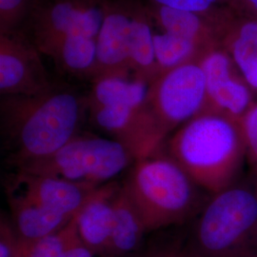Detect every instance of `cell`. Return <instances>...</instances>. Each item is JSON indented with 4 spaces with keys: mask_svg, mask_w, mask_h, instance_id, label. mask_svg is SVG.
Listing matches in <instances>:
<instances>
[{
    "mask_svg": "<svg viewBox=\"0 0 257 257\" xmlns=\"http://www.w3.org/2000/svg\"><path fill=\"white\" fill-rule=\"evenodd\" d=\"M13 225L20 240L33 241L62 230L74 217L41 207L23 198L7 195Z\"/></svg>",
    "mask_w": 257,
    "mask_h": 257,
    "instance_id": "18",
    "label": "cell"
},
{
    "mask_svg": "<svg viewBox=\"0 0 257 257\" xmlns=\"http://www.w3.org/2000/svg\"><path fill=\"white\" fill-rule=\"evenodd\" d=\"M37 0H0V35L23 31Z\"/></svg>",
    "mask_w": 257,
    "mask_h": 257,
    "instance_id": "22",
    "label": "cell"
},
{
    "mask_svg": "<svg viewBox=\"0 0 257 257\" xmlns=\"http://www.w3.org/2000/svg\"><path fill=\"white\" fill-rule=\"evenodd\" d=\"M154 33V23L145 2L142 0H132L128 49L130 69L133 76L149 84L160 74L156 62Z\"/></svg>",
    "mask_w": 257,
    "mask_h": 257,
    "instance_id": "15",
    "label": "cell"
},
{
    "mask_svg": "<svg viewBox=\"0 0 257 257\" xmlns=\"http://www.w3.org/2000/svg\"><path fill=\"white\" fill-rule=\"evenodd\" d=\"M247 152L257 162V102H254L239 119Z\"/></svg>",
    "mask_w": 257,
    "mask_h": 257,
    "instance_id": "24",
    "label": "cell"
},
{
    "mask_svg": "<svg viewBox=\"0 0 257 257\" xmlns=\"http://www.w3.org/2000/svg\"><path fill=\"white\" fill-rule=\"evenodd\" d=\"M87 95L88 108L130 106L143 108L146 105L150 84L135 76L105 75L94 78Z\"/></svg>",
    "mask_w": 257,
    "mask_h": 257,
    "instance_id": "19",
    "label": "cell"
},
{
    "mask_svg": "<svg viewBox=\"0 0 257 257\" xmlns=\"http://www.w3.org/2000/svg\"><path fill=\"white\" fill-rule=\"evenodd\" d=\"M166 155L211 195L233 185L247 147L239 120L205 110L174 132Z\"/></svg>",
    "mask_w": 257,
    "mask_h": 257,
    "instance_id": "2",
    "label": "cell"
},
{
    "mask_svg": "<svg viewBox=\"0 0 257 257\" xmlns=\"http://www.w3.org/2000/svg\"><path fill=\"white\" fill-rule=\"evenodd\" d=\"M147 3L166 6L169 8L205 13L208 11L224 6L225 0H142Z\"/></svg>",
    "mask_w": 257,
    "mask_h": 257,
    "instance_id": "25",
    "label": "cell"
},
{
    "mask_svg": "<svg viewBox=\"0 0 257 257\" xmlns=\"http://www.w3.org/2000/svg\"><path fill=\"white\" fill-rule=\"evenodd\" d=\"M123 185L147 233L191 220L209 200L163 151L136 160Z\"/></svg>",
    "mask_w": 257,
    "mask_h": 257,
    "instance_id": "3",
    "label": "cell"
},
{
    "mask_svg": "<svg viewBox=\"0 0 257 257\" xmlns=\"http://www.w3.org/2000/svg\"><path fill=\"white\" fill-rule=\"evenodd\" d=\"M254 257H257V255H256V256H254Z\"/></svg>",
    "mask_w": 257,
    "mask_h": 257,
    "instance_id": "30",
    "label": "cell"
},
{
    "mask_svg": "<svg viewBox=\"0 0 257 257\" xmlns=\"http://www.w3.org/2000/svg\"><path fill=\"white\" fill-rule=\"evenodd\" d=\"M128 257H141V251H139L138 253H136V254H134V255H131V256Z\"/></svg>",
    "mask_w": 257,
    "mask_h": 257,
    "instance_id": "29",
    "label": "cell"
},
{
    "mask_svg": "<svg viewBox=\"0 0 257 257\" xmlns=\"http://www.w3.org/2000/svg\"><path fill=\"white\" fill-rule=\"evenodd\" d=\"M19 237L15 227L1 215L0 222V257H19Z\"/></svg>",
    "mask_w": 257,
    "mask_h": 257,
    "instance_id": "26",
    "label": "cell"
},
{
    "mask_svg": "<svg viewBox=\"0 0 257 257\" xmlns=\"http://www.w3.org/2000/svg\"><path fill=\"white\" fill-rule=\"evenodd\" d=\"M135 162L136 158L119 141L79 134L53 155L24 163L14 170L98 188L114 181Z\"/></svg>",
    "mask_w": 257,
    "mask_h": 257,
    "instance_id": "5",
    "label": "cell"
},
{
    "mask_svg": "<svg viewBox=\"0 0 257 257\" xmlns=\"http://www.w3.org/2000/svg\"><path fill=\"white\" fill-rule=\"evenodd\" d=\"M41 55L23 31L0 35L1 96L37 95L53 87Z\"/></svg>",
    "mask_w": 257,
    "mask_h": 257,
    "instance_id": "8",
    "label": "cell"
},
{
    "mask_svg": "<svg viewBox=\"0 0 257 257\" xmlns=\"http://www.w3.org/2000/svg\"><path fill=\"white\" fill-rule=\"evenodd\" d=\"M106 3L107 0H37L23 32L38 50L69 35L96 38Z\"/></svg>",
    "mask_w": 257,
    "mask_h": 257,
    "instance_id": "7",
    "label": "cell"
},
{
    "mask_svg": "<svg viewBox=\"0 0 257 257\" xmlns=\"http://www.w3.org/2000/svg\"><path fill=\"white\" fill-rule=\"evenodd\" d=\"M220 47L230 55L243 78L257 92V19L219 10Z\"/></svg>",
    "mask_w": 257,
    "mask_h": 257,
    "instance_id": "13",
    "label": "cell"
},
{
    "mask_svg": "<svg viewBox=\"0 0 257 257\" xmlns=\"http://www.w3.org/2000/svg\"><path fill=\"white\" fill-rule=\"evenodd\" d=\"M206 79L207 110L239 120L254 103L253 91L243 78L228 53L221 47L199 58Z\"/></svg>",
    "mask_w": 257,
    "mask_h": 257,
    "instance_id": "9",
    "label": "cell"
},
{
    "mask_svg": "<svg viewBox=\"0 0 257 257\" xmlns=\"http://www.w3.org/2000/svg\"><path fill=\"white\" fill-rule=\"evenodd\" d=\"M224 6L240 16L257 19V0H225Z\"/></svg>",
    "mask_w": 257,
    "mask_h": 257,
    "instance_id": "27",
    "label": "cell"
},
{
    "mask_svg": "<svg viewBox=\"0 0 257 257\" xmlns=\"http://www.w3.org/2000/svg\"><path fill=\"white\" fill-rule=\"evenodd\" d=\"M141 257H200L191 248L188 238L162 237L141 250Z\"/></svg>",
    "mask_w": 257,
    "mask_h": 257,
    "instance_id": "23",
    "label": "cell"
},
{
    "mask_svg": "<svg viewBox=\"0 0 257 257\" xmlns=\"http://www.w3.org/2000/svg\"><path fill=\"white\" fill-rule=\"evenodd\" d=\"M207 106L206 79L199 59L166 71L150 84L146 108L167 139Z\"/></svg>",
    "mask_w": 257,
    "mask_h": 257,
    "instance_id": "6",
    "label": "cell"
},
{
    "mask_svg": "<svg viewBox=\"0 0 257 257\" xmlns=\"http://www.w3.org/2000/svg\"><path fill=\"white\" fill-rule=\"evenodd\" d=\"M157 30L193 41L204 51L220 47L218 8L196 13L145 2Z\"/></svg>",
    "mask_w": 257,
    "mask_h": 257,
    "instance_id": "12",
    "label": "cell"
},
{
    "mask_svg": "<svg viewBox=\"0 0 257 257\" xmlns=\"http://www.w3.org/2000/svg\"><path fill=\"white\" fill-rule=\"evenodd\" d=\"M4 186L6 195L18 196L69 217L77 214L97 189L18 170L6 177Z\"/></svg>",
    "mask_w": 257,
    "mask_h": 257,
    "instance_id": "10",
    "label": "cell"
},
{
    "mask_svg": "<svg viewBox=\"0 0 257 257\" xmlns=\"http://www.w3.org/2000/svg\"><path fill=\"white\" fill-rule=\"evenodd\" d=\"M64 257H95V255L90 248L85 246L78 235L68 248Z\"/></svg>",
    "mask_w": 257,
    "mask_h": 257,
    "instance_id": "28",
    "label": "cell"
},
{
    "mask_svg": "<svg viewBox=\"0 0 257 257\" xmlns=\"http://www.w3.org/2000/svg\"><path fill=\"white\" fill-rule=\"evenodd\" d=\"M75 215L62 230L53 234L33 241L19 239V257H64L78 236Z\"/></svg>",
    "mask_w": 257,
    "mask_h": 257,
    "instance_id": "21",
    "label": "cell"
},
{
    "mask_svg": "<svg viewBox=\"0 0 257 257\" xmlns=\"http://www.w3.org/2000/svg\"><path fill=\"white\" fill-rule=\"evenodd\" d=\"M155 27V26H154ZM154 43L160 74L177 66L197 60L206 51L183 37L155 28Z\"/></svg>",
    "mask_w": 257,
    "mask_h": 257,
    "instance_id": "20",
    "label": "cell"
},
{
    "mask_svg": "<svg viewBox=\"0 0 257 257\" xmlns=\"http://www.w3.org/2000/svg\"><path fill=\"white\" fill-rule=\"evenodd\" d=\"M131 24L132 0H107L96 37L97 62L93 79L105 75H133L128 61Z\"/></svg>",
    "mask_w": 257,
    "mask_h": 257,
    "instance_id": "11",
    "label": "cell"
},
{
    "mask_svg": "<svg viewBox=\"0 0 257 257\" xmlns=\"http://www.w3.org/2000/svg\"><path fill=\"white\" fill-rule=\"evenodd\" d=\"M119 185L112 181L97 188L75 215L79 238L95 257H110L112 199Z\"/></svg>",
    "mask_w": 257,
    "mask_h": 257,
    "instance_id": "14",
    "label": "cell"
},
{
    "mask_svg": "<svg viewBox=\"0 0 257 257\" xmlns=\"http://www.w3.org/2000/svg\"><path fill=\"white\" fill-rule=\"evenodd\" d=\"M188 242L200 257L256 256V195L233 185L211 195Z\"/></svg>",
    "mask_w": 257,
    "mask_h": 257,
    "instance_id": "4",
    "label": "cell"
},
{
    "mask_svg": "<svg viewBox=\"0 0 257 257\" xmlns=\"http://www.w3.org/2000/svg\"><path fill=\"white\" fill-rule=\"evenodd\" d=\"M87 96L55 83L37 95L1 96L0 127L6 162L13 169L53 155L80 134Z\"/></svg>",
    "mask_w": 257,
    "mask_h": 257,
    "instance_id": "1",
    "label": "cell"
},
{
    "mask_svg": "<svg viewBox=\"0 0 257 257\" xmlns=\"http://www.w3.org/2000/svg\"><path fill=\"white\" fill-rule=\"evenodd\" d=\"M146 230L123 183L112 199L110 257H128L140 251Z\"/></svg>",
    "mask_w": 257,
    "mask_h": 257,
    "instance_id": "17",
    "label": "cell"
},
{
    "mask_svg": "<svg viewBox=\"0 0 257 257\" xmlns=\"http://www.w3.org/2000/svg\"><path fill=\"white\" fill-rule=\"evenodd\" d=\"M61 73L92 81L96 72V38L84 35L59 37L39 49Z\"/></svg>",
    "mask_w": 257,
    "mask_h": 257,
    "instance_id": "16",
    "label": "cell"
}]
</instances>
